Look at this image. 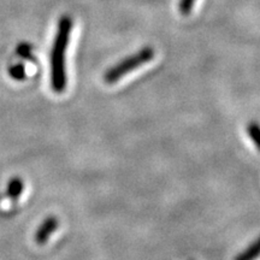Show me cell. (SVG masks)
Wrapping results in <instances>:
<instances>
[{"mask_svg": "<svg viewBox=\"0 0 260 260\" xmlns=\"http://www.w3.org/2000/svg\"><path fill=\"white\" fill-rule=\"evenodd\" d=\"M74 22L70 16H61L57 25L51 51V86L56 93L64 92L67 88L68 76L65 69V53L73 31Z\"/></svg>", "mask_w": 260, "mask_h": 260, "instance_id": "1", "label": "cell"}, {"mask_svg": "<svg viewBox=\"0 0 260 260\" xmlns=\"http://www.w3.org/2000/svg\"><path fill=\"white\" fill-rule=\"evenodd\" d=\"M154 54L155 52L152 47H142L139 52L124 58V59L119 61L118 64L110 68V69L104 74V81L109 84L118 82L123 76H125V75L132 73L133 70L138 69L139 67H141V65L148 63L149 60L153 59Z\"/></svg>", "mask_w": 260, "mask_h": 260, "instance_id": "2", "label": "cell"}, {"mask_svg": "<svg viewBox=\"0 0 260 260\" xmlns=\"http://www.w3.org/2000/svg\"><path fill=\"white\" fill-rule=\"evenodd\" d=\"M58 225H59V223H58V219L56 217H47V218L41 223V225L38 228L37 233H35V242L40 246L45 245V243L50 240L52 234L56 232Z\"/></svg>", "mask_w": 260, "mask_h": 260, "instance_id": "3", "label": "cell"}, {"mask_svg": "<svg viewBox=\"0 0 260 260\" xmlns=\"http://www.w3.org/2000/svg\"><path fill=\"white\" fill-rule=\"evenodd\" d=\"M24 189V182L21 177H12L6 187V195L10 199L16 200L21 197Z\"/></svg>", "mask_w": 260, "mask_h": 260, "instance_id": "4", "label": "cell"}, {"mask_svg": "<svg viewBox=\"0 0 260 260\" xmlns=\"http://www.w3.org/2000/svg\"><path fill=\"white\" fill-rule=\"evenodd\" d=\"M258 256H260V236L247 247L245 251L237 254L234 260H255Z\"/></svg>", "mask_w": 260, "mask_h": 260, "instance_id": "5", "label": "cell"}, {"mask_svg": "<svg viewBox=\"0 0 260 260\" xmlns=\"http://www.w3.org/2000/svg\"><path fill=\"white\" fill-rule=\"evenodd\" d=\"M247 134L252 139L253 144L260 151V124L256 122H249L247 124Z\"/></svg>", "mask_w": 260, "mask_h": 260, "instance_id": "6", "label": "cell"}, {"mask_svg": "<svg viewBox=\"0 0 260 260\" xmlns=\"http://www.w3.org/2000/svg\"><path fill=\"white\" fill-rule=\"evenodd\" d=\"M16 52H17L18 56L23 58V59L35 61V56L32 54V47L29 44H27V42H21L17 46Z\"/></svg>", "mask_w": 260, "mask_h": 260, "instance_id": "7", "label": "cell"}, {"mask_svg": "<svg viewBox=\"0 0 260 260\" xmlns=\"http://www.w3.org/2000/svg\"><path fill=\"white\" fill-rule=\"evenodd\" d=\"M9 75L16 81H24L25 80L24 65L21 63L11 65V67L9 68Z\"/></svg>", "mask_w": 260, "mask_h": 260, "instance_id": "8", "label": "cell"}, {"mask_svg": "<svg viewBox=\"0 0 260 260\" xmlns=\"http://www.w3.org/2000/svg\"><path fill=\"white\" fill-rule=\"evenodd\" d=\"M195 0H180V4H178V10H180V14L183 16H188L191 12V10L194 8Z\"/></svg>", "mask_w": 260, "mask_h": 260, "instance_id": "9", "label": "cell"}]
</instances>
